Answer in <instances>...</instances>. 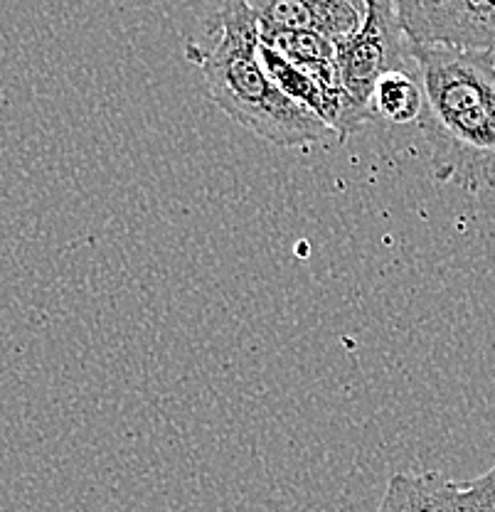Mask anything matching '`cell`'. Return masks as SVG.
I'll return each mask as SVG.
<instances>
[{
    "instance_id": "1",
    "label": "cell",
    "mask_w": 495,
    "mask_h": 512,
    "mask_svg": "<svg viewBox=\"0 0 495 512\" xmlns=\"http://www.w3.org/2000/svg\"><path fill=\"white\" fill-rule=\"evenodd\" d=\"M412 55L434 178L466 192L495 190V55L417 45Z\"/></svg>"
},
{
    "instance_id": "2",
    "label": "cell",
    "mask_w": 495,
    "mask_h": 512,
    "mask_svg": "<svg viewBox=\"0 0 495 512\" xmlns=\"http://www.w3.org/2000/svg\"><path fill=\"white\" fill-rule=\"evenodd\" d=\"M259 45L252 5L227 0L217 8L210 45L190 40L185 57L202 72L212 101L264 141L281 148L326 141L330 128L271 82Z\"/></svg>"
},
{
    "instance_id": "3",
    "label": "cell",
    "mask_w": 495,
    "mask_h": 512,
    "mask_svg": "<svg viewBox=\"0 0 495 512\" xmlns=\"http://www.w3.org/2000/svg\"><path fill=\"white\" fill-rule=\"evenodd\" d=\"M335 64L345 92L370 109L377 82L390 72H417L412 42L397 20L395 3L367 0V15L358 32L335 45Z\"/></svg>"
},
{
    "instance_id": "4",
    "label": "cell",
    "mask_w": 495,
    "mask_h": 512,
    "mask_svg": "<svg viewBox=\"0 0 495 512\" xmlns=\"http://www.w3.org/2000/svg\"><path fill=\"white\" fill-rule=\"evenodd\" d=\"M395 10L412 45L495 55V0H397Z\"/></svg>"
},
{
    "instance_id": "5",
    "label": "cell",
    "mask_w": 495,
    "mask_h": 512,
    "mask_svg": "<svg viewBox=\"0 0 495 512\" xmlns=\"http://www.w3.org/2000/svg\"><path fill=\"white\" fill-rule=\"evenodd\" d=\"M377 512H495V483L483 473L451 480L444 473H395Z\"/></svg>"
},
{
    "instance_id": "6",
    "label": "cell",
    "mask_w": 495,
    "mask_h": 512,
    "mask_svg": "<svg viewBox=\"0 0 495 512\" xmlns=\"http://www.w3.org/2000/svg\"><path fill=\"white\" fill-rule=\"evenodd\" d=\"M249 5L259 30L313 32L335 45L358 32L367 15V0H266Z\"/></svg>"
},
{
    "instance_id": "7",
    "label": "cell",
    "mask_w": 495,
    "mask_h": 512,
    "mask_svg": "<svg viewBox=\"0 0 495 512\" xmlns=\"http://www.w3.org/2000/svg\"><path fill=\"white\" fill-rule=\"evenodd\" d=\"M424 109V92L417 72H390L377 82L370 99L372 119H387L392 124L419 121Z\"/></svg>"
},
{
    "instance_id": "8",
    "label": "cell",
    "mask_w": 495,
    "mask_h": 512,
    "mask_svg": "<svg viewBox=\"0 0 495 512\" xmlns=\"http://www.w3.org/2000/svg\"><path fill=\"white\" fill-rule=\"evenodd\" d=\"M259 40L271 52L284 57L294 67H316V64L335 62V42L313 32L291 30H259Z\"/></svg>"
},
{
    "instance_id": "9",
    "label": "cell",
    "mask_w": 495,
    "mask_h": 512,
    "mask_svg": "<svg viewBox=\"0 0 495 512\" xmlns=\"http://www.w3.org/2000/svg\"><path fill=\"white\" fill-rule=\"evenodd\" d=\"M486 476H488V478H491V480H493V483H495V463H493V468H491V471H486Z\"/></svg>"
}]
</instances>
